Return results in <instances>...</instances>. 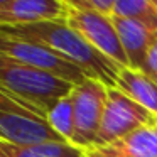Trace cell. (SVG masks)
<instances>
[{
    "mask_svg": "<svg viewBox=\"0 0 157 157\" xmlns=\"http://www.w3.org/2000/svg\"><path fill=\"white\" fill-rule=\"evenodd\" d=\"M0 34H7L24 41L44 44L81 68L88 78L115 88L120 66L93 48L76 29L64 21H49L29 25H0Z\"/></svg>",
    "mask_w": 157,
    "mask_h": 157,
    "instance_id": "obj_1",
    "label": "cell"
},
{
    "mask_svg": "<svg viewBox=\"0 0 157 157\" xmlns=\"http://www.w3.org/2000/svg\"><path fill=\"white\" fill-rule=\"evenodd\" d=\"M75 86L56 75L0 56V91L46 118L56 103L71 95Z\"/></svg>",
    "mask_w": 157,
    "mask_h": 157,
    "instance_id": "obj_2",
    "label": "cell"
},
{
    "mask_svg": "<svg viewBox=\"0 0 157 157\" xmlns=\"http://www.w3.org/2000/svg\"><path fill=\"white\" fill-rule=\"evenodd\" d=\"M0 142L29 147L68 140L52 128L46 117L0 91Z\"/></svg>",
    "mask_w": 157,
    "mask_h": 157,
    "instance_id": "obj_3",
    "label": "cell"
},
{
    "mask_svg": "<svg viewBox=\"0 0 157 157\" xmlns=\"http://www.w3.org/2000/svg\"><path fill=\"white\" fill-rule=\"evenodd\" d=\"M110 86L98 79L88 78L76 85L71 91L73 110H75V133L71 144L79 149H90L96 144L105 112L106 95Z\"/></svg>",
    "mask_w": 157,
    "mask_h": 157,
    "instance_id": "obj_4",
    "label": "cell"
},
{
    "mask_svg": "<svg viewBox=\"0 0 157 157\" xmlns=\"http://www.w3.org/2000/svg\"><path fill=\"white\" fill-rule=\"evenodd\" d=\"M154 123H157V117L152 112L139 105L135 100L127 96L118 88H108L101 127L96 137V144L93 147L106 145L128 135L130 132L140 127L154 125Z\"/></svg>",
    "mask_w": 157,
    "mask_h": 157,
    "instance_id": "obj_5",
    "label": "cell"
},
{
    "mask_svg": "<svg viewBox=\"0 0 157 157\" xmlns=\"http://www.w3.org/2000/svg\"><path fill=\"white\" fill-rule=\"evenodd\" d=\"M0 56H7L19 63L48 71L73 85H81L85 79H88V75L81 68H78L71 61L63 58L61 54L52 51L51 48L39 44V42L0 34Z\"/></svg>",
    "mask_w": 157,
    "mask_h": 157,
    "instance_id": "obj_6",
    "label": "cell"
},
{
    "mask_svg": "<svg viewBox=\"0 0 157 157\" xmlns=\"http://www.w3.org/2000/svg\"><path fill=\"white\" fill-rule=\"evenodd\" d=\"M66 22L73 29H76L103 56L112 59L115 64H118L120 68H130L128 58L123 51V46L120 42L118 32L115 29L112 17L101 14H93V12L76 10L68 4Z\"/></svg>",
    "mask_w": 157,
    "mask_h": 157,
    "instance_id": "obj_7",
    "label": "cell"
},
{
    "mask_svg": "<svg viewBox=\"0 0 157 157\" xmlns=\"http://www.w3.org/2000/svg\"><path fill=\"white\" fill-rule=\"evenodd\" d=\"M66 0H2L0 25H29L49 21H64Z\"/></svg>",
    "mask_w": 157,
    "mask_h": 157,
    "instance_id": "obj_8",
    "label": "cell"
},
{
    "mask_svg": "<svg viewBox=\"0 0 157 157\" xmlns=\"http://www.w3.org/2000/svg\"><path fill=\"white\" fill-rule=\"evenodd\" d=\"M85 157H157V123L140 127L106 145L86 149Z\"/></svg>",
    "mask_w": 157,
    "mask_h": 157,
    "instance_id": "obj_9",
    "label": "cell"
},
{
    "mask_svg": "<svg viewBox=\"0 0 157 157\" xmlns=\"http://www.w3.org/2000/svg\"><path fill=\"white\" fill-rule=\"evenodd\" d=\"M115 29L118 32L120 42L123 46L127 58H128L130 68L142 69L144 63L147 59L150 48L157 41V31L152 27L142 24L133 19H125V17H112Z\"/></svg>",
    "mask_w": 157,
    "mask_h": 157,
    "instance_id": "obj_10",
    "label": "cell"
},
{
    "mask_svg": "<svg viewBox=\"0 0 157 157\" xmlns=\"http://www.w3.org/2000/svg\"><path fill=\"white\" fill-rule=\"evenodd\" d=\"M127 96L135 100L157 117V79L137 68H122L117 78V86Z\"/></svg>",
    "mask_w": 157,
    "mask_h": 157,
    "instance_id": "obj_11",
    "label": "cell"
},
{
    "mask_svg": "<svg viewBox=\"0 0 157 157\" xmlns=\"http://www.w3.org/2000/svg\"><path fill=\"white\" fill-rule=\"evenodd\" d=\"M0 157H85V149L71 142H48L29 147L0 142Z\"/></svg>",
    "mask_w": 157,
    "mask_h": 157,
    "instance_id": "obj_12",
    "label": "cell"
},
{
    "mask_svg": "<svg viewBox=\"0 0 157 157\" xmlns=\"http://www.w3.org/2000/svg\"><path fill=\"white\" fill-rule=\"evenodd\" d=\"M113 15L133 19L157 31V0H115Z\"/></svg>",
    "mask_w": 157,
    "mask_h": 157,
    "instance_id": "obj_13",
    "label": "cell"
},
{
    "mask_svg": "<svg viewBox=\"0 0 157 157\" xmlns=\"http://www.w3.org/2000/svg\"><path fill=\"white\" fill-rule=\"evenodd\" d=\"M48 120L63 139L71 142L75 133V110H73L71 95L56 103L54 108L48 113Z\"/></svg>",
    "mask_w": 157,
    "mask_h": 157,
    "instance_id": "obj_14",
    "label": "cell"
},
{
    "mask_svg": "<svg viewBox=\"0 0 157 157\" xmlns=\"http://www.w3.org/2000/svg\"><path fill=\"white\" fill-rule=\"evenodd\" d=\"M73 9L81 12H93V14H101L113 17V7L115 0H66Z\"/></svg>",
    "mask_w": 157,
    "mask_h": 157,
    "instance_id": "obj_15",
    "label": "cell"
},
{
    "mask_svg": "<svg viewBox=\"0 0 157 157\" xmlns=\"http://www.w3.org/2000/svg\"><path fill=\"white\" fill-rule=\"evenodd\" d=\"M142 71H145L147 75H150L152 78L157 79V41L154 42V46L150 48L149 54H147V59L142 66Z\"/></svg>",
    "mask_w": 157,
    "mask_h": 157,
    "instance_id": "obj_16",
    "label": "cell"
}]
</instances>
